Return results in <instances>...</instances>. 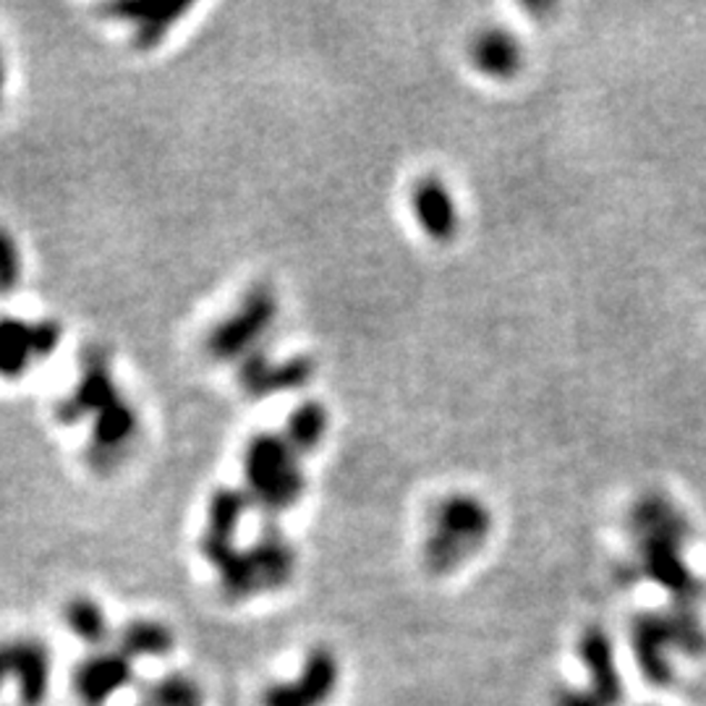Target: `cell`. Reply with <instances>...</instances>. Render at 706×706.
Segmentation results:
<instances>
[{"instance_id": "1", "label": "cell", "mask_w": 706, "mask_h": 706, "mask_svg": "<svg viewBox=\"0 0 706 706\" xmlns=\"http://www.w3.org/2000/svg\"><path fill=\"white\" fill-rule=\"evenodd\" d=\"M489 534H493V513L479 497H445L429 521L424 563L435 576H448L485 547Z\"/></svg>"}, {"instance_id": "2", "label": "cell", "mask_w": 706, "mask_h": 706, "mask_svg": "<svg viewBox=\"0 0 706 706\" xmlns=\"http://www.w3.org/2000/svg\"><path fill=\"white\" fill-rule=\"evenodd\" d=\"M338 686V659L330 649H315L301 667V675L291 683L270 686L262 696V706H322L330 702Z\"/></svg>"}, {"instance_id": "3", "label": "cell", "mask_w": 706, "mask_h": 706, "mask_svg": "<svg viewBox=\"0 0 706 706\" xmlns=\"http://www.w3.org/2000/svg\"><path fill=\"white\" fill-rule=\"evenodd\" d=\"M13 678L19 683L21 702L42 704L50 683V652L40 638H13L0 644V686Z\"/></svg>"}, {"instance_id": "4", "label": "cell", "mask_w": 706, "mask_h": 706, "mask_svg": "<svg viewBox=\"0 0 706 706\" xmlns=\"http://www.w3.org/2000/svg\"><path fill=\"white\" fill-rule=\"evenodd\" d=\"M638 670L654 686L673 683V652H678L667 615H638L630 628Z\"/></svg>"}, {"instance_id": "5", "label": "cell", "mask_w": 706, "mask_h": 706, "mask_svg": "<svg viewBox=\"0 0 706 706\" xmlns=\"http://www.w3.org/2000/svg\"><path fill=\"white\" fill-rule=\"evenodd\" d=\"M133 680L131 659L118 649L98 652L73 670V690L87 706H102Z\"/></svg>"}, {"instance_id": "6", "label": "cell", "mask_w": 706, "mask_h": 706, "mask_svg": "<svg viewBox=\"0 0 706 706\" xmlns=\"http://www.w3.org/2000/svg\"><path fill=\"white\" fill-rule=\"evenodd\" d=\"M468 61L481 77L510 81L524 69V44L503 27H487L468 44Z\"/></svg>"}, {"instance_id": "7", "label": "cell", "mask_w": 706, "mask_h": 706, "mask_svg": "<svg viewBox=\"0 0 706 706\" xmlns=\"http://www.w3.org/2000/svg\"><path fill=\"white\" fill-rule=\"evenodd\" d=\"M578 657L589 667V690L605 706H618L623 698V680L615 667V652L607 630L599 626L586 628L578 638Z\"/></svg>"}, {"instance_id": "8", "label": "cell", "mask_w": 706, "mask_h": 706, "mask_svg": "<svg viewBox=\"0 0 706 706\" xmlns=\"http://www.w3.org/2000/svg\"><path fill=\"white\" fill-rule=\"evenodd\" d=\"M416 205V218L424 233L435 241H448L456 236L458 230V205L456 197L450 195V189L440 178H427L416 186L414 195Z\"/></svg>"}, {"instance_id": "9", "label": "cell", "mask_w": 706, "mask_h": 706, "mask_svg": "<svg viewBox=\"0 0 706 706\" xmlns=\"http://www.w3.org/2000/svg\"><path fill=\"white\" fill-rule=\"evenodd\" d=\"M118 652L129 659L166 657L173 652V634L155 620H133L118 636Z\"/></svg>"}, {"instance_id": "10", "label": "cell", "mask_w": 706, "mask_h": 706, "mask_svg": "<svg viewBox=\"0 0 706 706\" xmlns=\"http://www.w3.org/2000/svg\"><path fill=\"white\" fill-rule=\"evenodd\" d=\"M66 626L77 638L89 644V646H100L108 642L110 636V626L106 613L98 601L87 599V597H77L66 605Z\"/></svg>"}, {"instance_id": "11", "label": "cell", "mask_w": 706, "mask_h": 706, "mask_svg": "<svg viewBox=\"0 0 706 706\" xmlns=\"http://www.w3.org/2000/svg\"><path fill=\"white\" fill-rule=\"evenodd\" d=\"M139 706H205V694L189 675H166L145 690Z\"/></svg>"}, {"instance_id": "12", "label": "cell", "mask_w": 706, "mask_h": 706, "mask_svg": "<svg viewBox=\"0 0 706 706\" xmlns=\"http://www.w3.org/2000/svg\"><path fill=\"white\" fill-rule=\"evenodd\" d=\"M17 270V262H13V249L9 236L0 233V286H9L13 280V272Z\"/></svg>"}, {"instance_id": "13", "label": "cell", "mask_w": 706, "mask_h": 706, "mask_svg": "<svg viewBox=\"0 0 706 706\" xmlns=\"http://www.w3.org/2000/svg\"><path fill=\"white\" fill-rule=\"evenodd\" d=\"M0 87H3V73H0Z\"/></svg>"}]
</instances>
